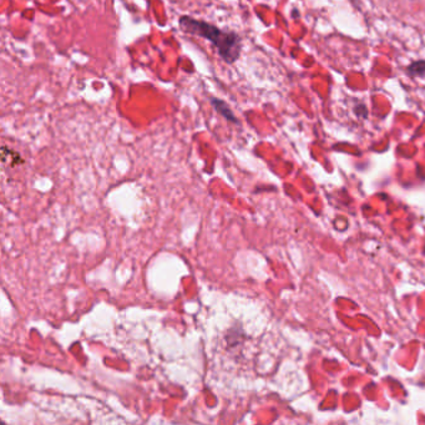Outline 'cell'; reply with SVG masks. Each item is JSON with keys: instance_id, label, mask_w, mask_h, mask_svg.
I'll return each mask as SVG.
<instances>
[{"instance_id": "cell-3", "label": "cell", "mask_w": 425, "mask_h": 425, "mask_svg": "<svg viewBox=\"0 0 425 425\" xmlns=\"http://www.w3.org/2000/svg\"><path fill=\"white\" fill-rule=\"evenodd\" d=\"M406 73L413 78H425V60H418L410 64Z\"/></svg>"}, {"instance_id": "cell-2", "label": "cell", "mask_w": 425, "mask_h": 425, "mask_svg": "<svg viewBox=\"0 0 425 425\" xmlns=\"http://www.w3.org/2000/svg\"><path fill=\"white\" fill-rule=\"evenodd\" d=\"M210 102L212 105L213 109L217 111V113L224 116L227 121L233 123V124H238L237 118L235 116V114L231 110L230 105L222 99H217V98H211Z\"/></svg>"}, {"instance_id": "cell-1", "label": "cell", "mask_w": 425, "mask_h": 425, "mask_svg": "<svg viewBox=\"0 0 425 425\" xmlns=\"http://www.w3.org/2000/svg\"><path fill=\"white\" fill-rule=\"evenodd\" d=\"M179 26L186 34L208 40L227 64H235L241 55L242 39L237 33L226 32L213 24L188 15H183L179 19Z\"/></svg>"}]
</instances>
